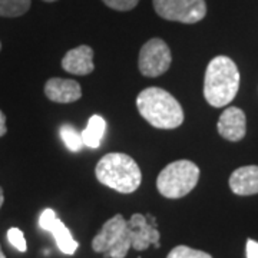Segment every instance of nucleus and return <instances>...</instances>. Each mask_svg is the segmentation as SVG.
<instances>
[{
	"mask_svg": "<svg viewBox=\"0 0 258 258\" xmlns=\"http://www.w3.org/2000/svg\"><path fill=\"white\" fill-rule=\"evenodd\" d=\"M60 138L64 142L66 148L72 152H79L83 147V139H82V132H79L78 129L69 125V123H64L60 126Z\"/></svg>",
	"mask_w": 258,
	"mask_h": 258,
	"instance_id": "dca6fc26",
	"label": "nucleus"
},
{
	"mask_svg": "<svg viewBox=\"0 0 258 258\" xmlns=\"http://www.w3.org/2000/svg\"><path fill=\"white\" fill-rule=\"evenodd\" d=\"M0 258H6L5 257V254H3V251H2V247H0Z\"/></svg>",
	"mask_w": 258,
	"mask_h": 258,
	"instance_id": "5701e85b",
	"label": "nucleus"
},
{
	"mask_svg": "<svg viewBox=\"0 0 258 258\" xmlns=\"http://www.w3.org/2000/svg\"><path fill=\"white\" fill-rule=\"evenodd\" d=\"M231 191L241 197L258 194V165L241 166L230 176Z\"/></svg>",
	"mask_w": 258,
	"mask_h": 258,
	"instance_id": "ddd939ff",
	"label": "nucleus"
},
{
	"mask_svg": "<svg viewBox=\"0 0 258 258\" xmlns=\"http://www.w3.org/2000/svg\"><path fill=\"white\" fill-rule=\"evenodd\" d=\"M0 49H2V43H0Z\"/></svg>",
	"mask_w": 258,
	"mask_h": 258,
	"instance_id": "393cba45",
	"label": "nucleus"
},
{
	"mask_svg": "<svg viewBox=\"0 0 258 258\" xmlns=\"http://www.w3.org/2000/svg\"><path fill=\"white\" fill-rule=\"evenodd\" d=\"M62 68L66 72L72 75H79V76L92 74L95 69L93 49L88 45L71 49L62 59Z\"/></svg>",
	"mask_w": 258,
	"mask_h": 258,
	"instance_id": "f8f14e48",
	"label": "nucleus"
},
{
	"mask_svg": "<svg viewBox=\"0 0 258 258\" xmlns=\"http://www.w3.org/2000/svg\"><path fill=\"white\" fill-rule=\"evenodd\" d=\"M95 175L101 184L120 194L135 192L142 181L137 161L120 152L103 155L95 166Z\"/></svg>",
	"mask_w": 258,
	"mask_h": 258,
	"instance_id": "7ed1b4c3",
	"label": "nucleus"
},
{
	"mask_svg": "<svg viewBox=\"0 0 258 258\" xmlns=\"http://www.w3.org/2000/svg\"><path fill=\"white\" fill-rule=\"evenodd\" d=\"M6 132H8V128H6V116H5L3 112L0 111V138L5 137Z\"/></svg>",
	"mask_w": 258,
	"mask_h": 258,
	"instance_id": "412c9836",
	"label": "nucleus"
},
{
	"mask_svg": "<svg viewBox=\"0 0 258 258\" xmlns=\"http://www.w3.org/2000/svg\"><path fill=\"white\" fill-rule=\"evenodd\" d=\"M137 108L141 116L157 129H176L184 122L181 103L161 88L144 89L137 98Z\"/></svg>",
	"mask_w": 258,
	"mask_h": 258,
	"instance_id": "f03ea898",
	"label": "nucleus"
},
{
	"mask_svg": "<svg viewBox=\"0 0 258 258\" xmlns=\"http://www.w3.org/2000/svg\"><path fill=\"white\" fill-rule=\"evenodd\" d=\"M43 2H47V3H52V2H56V0H43Z\"/></svg>",
	"mask_w": 258,
	"mask_h": 258,
	"instance_id": "b1692460",
	"label": "nucleus"
},
{
	"mask_svg": "<svg viewBox=\"0 0 258 258\" xmlns=\"http://www.w3.org/2000/svg\"><path fill=\"white\" fill-rule=\"evenodd\" d=\"M39 227L42 230L53 234L56 244H57V248L60 249L63 254L72 255V254L76 252L79 244L75 241L69 228L56 217V212L53 210L47 208V210H45L40 214V217H39Z\"/></svg>",
	"mask_w": 258,
	"mask_h": 258,
	"instance_id": "1a4fd4ad",
	"label": "nucleus"
},
{
	"mask_svg": "<svg viewBox=\"0 0 258 258\" xmlns=\"http://www.w3.org/2000/svg\"><path fill=\"white\" fill-rule=\"evenodd\" d=\"M108 8L113 10H119V12H128L137 8L139 0H102Z\"/></svg>",
	"mask_w": 258,
	"mask_h": 258,
	"instance_id": "6ab92c4d",
	"label": "nucleus"
},
{
	"mask_svg": "<svg viewBox=\"0 0 258 258\" xmlns=\"http://www.w3.org/2000/svg\"><path fill=\"white\" fill-rule=\"evenodd\" d=\"M32 0H0V16L19 18L30 9Z\"/></svg>",
	"mask_w": 258,
	"mask_h": 258,
	"instance_id": "2eb2a0df",
	"label": "nucleus"
},
{
	"mask_svg": "<svg viewBox=\"0 0 258 258\" xmlns=\"http://www.w3.org/2000/svg\"><path fill=\"white\" fill-rule=\"evenodd\" d=\"M172 62V55L169 46L161 37L149 39L141 47L138 59L139 72L148 78H157L164 75L169 69Z\"/></svg>",
	"mask_w": 258,
	"mask_h": 258,
	"instance_id": "0eeeda50",
	"label": "nucleus"
},
{
	"mask_svg": "<svg viewBox=\"0 0 258 258\" xmlns=\"http://www.w3.org/2000/svg\"><path fill=\"white\" fill-rule=\"evenodd\" d=\"M132 247V235L128 221L116 214L103 224L92 240V249L105 258H125Z\"/></svg>",
	"mask_w": 258,
	"mask_h": 258,
	"instance_id": "39448f33",
	"label": "nucleus"
},
{
	"mask_svg": "<svg viewBox=\"0 0 258 258\" xmlns=\"http://www.w3.org/2000/svg\"><path fill=\"white\" fill-rule=\"evenodd\" d=\"M132 235V248L137 251H145L151 245H155L159 248V231L157 230V220L151 215H142V214H134L128 221Z\"/></svg>",
	"mask_w": 258,
	"mask_h": 258,
	"instance_id": "6e6552de",
	"label": "nucleus"
},
{
	"mask_svg": "<svg viewBox=\"0 0 258 258\" xmlns=\"http://www.w3.org/2000/svg\"><path fill=\"white\" fill-rule=\"evenodd\" d=\"M218 134L230 142H238L245 137L247 132V118L242 109L237 106H230L222 112L218 123Z\"/></svg>",
	"mask_w": 258,
	"mask_h": 258,
	"instance_id": "9d476101",
	"label": "nucleus"
},
{
	"mask_svg": "<svg viewBox=\"0 0 258 258\" xmlns=\"http://www.w3.org/2000/svg\"><path fill=\"white\" fill-rule=\"evenodd\" d=\"M166 258H212L208 252L201 249H194L186 245H178L171 249Z\"/></svg>",
	"mask_w": 258,
	"mask_h": 258,
	"instance_id": "f3484780",
	"label": "nucleus"
},
{
	"mask_svg": "<svg viewBox=\"0 0 258 258\" xmlns=\"http://www.w3.org/2000/svg\"><path fill=\"white\" fill-rule=\"evenodd\" d=\"M45 95L49 101L56 103H72L81 99V85L74 79L52 78L45 85Z\"/></svg>",
	"mask_w": 258,
	"mask_h": 258,
	"instance_id": "9b49d317",
	"label": "nucleus"
},
{
	"mask_svg": "<svg viewBox=\"0 0 258 258\" xmlns=\"http://www.w3.org/2000/svg\"><path fill=\"white\" fill-rule=\"evenodd\" d=\"M106 131V122L101 115H93L88 122L86 128L82 131L83 145L89 148H99L101 147L102 138Z\"/></svg>",
	"mask_w": 258,
	"mask_h": 258,
	"instance_id": "4468645a",
	"label": "nucleus"
},
{
	"mask_svg": "<svg viewBox=\"0 0 258 258\" xmlns=\"http://www.w3.org/2000/svg\"><path fill=\"white\" fill-rule=\"evenodd\" d=\"M8 241H9L10 244L18 249V251H20V252H25V251L28 249V245H26V240H25L23 232H22V230L16 228V227H13V228H10V230L8 231Z\"/></svg>",
	"mask_w": 258,
	"mask_h": 258,
	"instance_id": "a211bd4d",
	"label": "nucleus"
},
{
	"mask_svg": "<svg viewBox=\"0 0 258 258\" xmlns=\"http://www.w3.org/2000/svg\"><path fill=\"white\" fill-rule=\"evenodd\" d=\"M247 258H258V242L254 240L247 241Z\"/></svg>",
	"mask_w": 258,
	"mask_h": 258,
	"instance_id": "aec40b11",
	"label": "nucleus"
},
{
	"mask_svg": "<svg viewBox=\"0 0 258 258\" xmlns=\"http://www.w3.org/2000/svg\"><path fill=\"white\" fill-rule=\"evenodd\" d=\"M240 89V72L228 56H217L207 66L204 79V96L214 108H224Z\"/></svg>",
	"mask_w": 258,
	"mask_h": 258,
	"instance_id": "f257e3e1",
	"label": "nucleus"
},
{
	"mask_svg": "<svg viewBox=\"0 0 258 258\" xmlns=\"http://www.w3.org/2000/svg\"><path fill=\"white\" fill-rule=\"evenodd\" d=\"M200 179V168L192 161L179 159L166 165L158 175L159 194L169 200H178L192 191Z\"/></svg>",
	"mask_w": 258,
	"mask_h": 258,
	"instance_id": "20e7f679",
	"label": "nucleus"
},
{
	"mask_svg": "<svg viewBox=\"0 0 258 258\" xmlns=\"http://www.w3.org/2000/svg\"><path fill=\"white\" fill-rule=\"evenodd\" d=\"M154 9L165 20L192 25L207 15L205 0H152Z\"/></svg>",
	"mask_w": 258,
	"mask_h": 258,
	"instance_id": "423d86ee",
	"label": "nucleus"
},
{
	"mask_svg": "<svg viewBox=\"0 0 258 258\" xmlns=\"http://www.w3.org/2000/svg\"><path fill=\"white\" fill-rule=\"evenodd\" d=\"M3 203H5V195H3V189H2V186H0V208H2Z\"/></svg>",
	"mask_w": 258,
	"mask_h": 258,
	"instance_id": "4be33fe9",
	"label": "nucleus"
}]
</instances>
